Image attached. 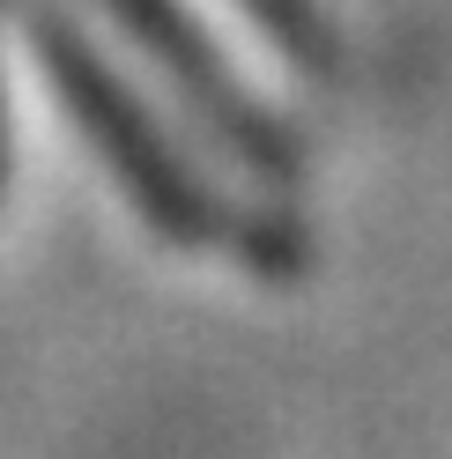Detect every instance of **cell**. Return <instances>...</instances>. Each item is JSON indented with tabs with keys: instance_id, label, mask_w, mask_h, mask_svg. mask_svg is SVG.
<instances>
[{
	"instance_id": "cell-1",
	"label": "cell",
	"mask_w": 452,
	"mask_h": 459,
	"mask_svg": "<svg viewBox=\"0 0 452 459\" xmlns=\"http://www.w3.org/2000/svg\"><path fill=\"white\" fill-rule=\"evenodd\" d=\"M38 45H45V67H52V82H60L74 126L104 149V163L119 170V186L163 230H178V238H215V200L178 170V156L163 149V134L141 119V104H126V90L111 82V67L82 38H67L52 15H38Z\"/></svg>"
}]
</instances>
